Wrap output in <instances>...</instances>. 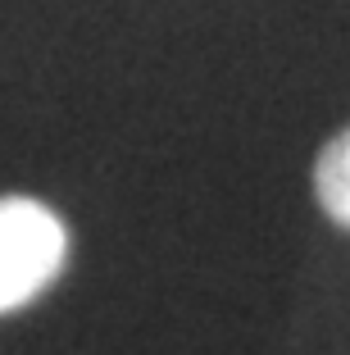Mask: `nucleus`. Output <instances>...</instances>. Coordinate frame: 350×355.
Listing matches in <instances>:
<instances>
[{"label":"nucleus","instance_id":"1","mask_svg":"<svg viewBox=\"0 0 350 355\" xmlns=\"http://www.w3.org/2000/svg\"><path fill=\"white\" fill-rule=\"evenodd\" d=\"M69 232L42 200L0 196V314L19 310L60 278Z\"/></svg>","mask_w":350,"mask_h":355},{"label":"nucleus","instance_id":"2","mask_svg":"<svg viewBox=\"0 0 350 355\" xmlns=\"http://www.w3.org/2000/svg\"><path fill=\"white\" fill-rule=\"evenodd\" d=\"M314 191H319V205L328 209V219L350 228V128L323 146L319 164H314Z\"/></svg>","mask_w":350,"mask_h":355}]
</instances>
